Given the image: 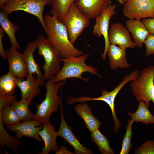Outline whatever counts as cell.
Masks as SVG:
<instances>
[{
  "label": "cell",
  "mask_w": 154,
  "mask_h": 154,
  "mask_svg": "<svg viewBox=\"0 0 154 154\" xmlns=\"http://www.w3.org/2000/svg\"><path fill=\"white\" fill-rule=\"evenodd\" d=\"M44 20L45 27L44 30L47 37L58 51L62 58L84 54L71 43L66 27L57 18L46 14L44 16Z\"/></svg>",
  "instance_id": "1"
},
{
  "label": "cell",
  "mask_w": 154,
  "mask_h": 154,
  "mask_svg": "<svg viewBox=\"0 0 154 154\" xmlns=\"http://www.w3.org/2000/svg\"><path fill=\"white\" fill-rule=\"evenodd\" d=\"M88 53L84 54L79 56L62 58L64 65L58 73L52 78L53 82H58L66 80L70 78H78L88 82V78L82 76V74L85 72H89L100 77L101 75L96 68L85 63V61L88 57Z\"/></svg>",
  "instance_id": "2"
},
{
  "label": "cell",
  "mask_w": 154,
  "mask_h": 154,
  "mask_svg": "<svg viewBox=\"0 0 154 154\" xmlns=\"http://www.w3.org/2000/svg\"><path fill=\"white\" fill-rule=\"evenodd\" d=\"M66 80L56 83L51 79L44 84L46 90L45 98L37 106L36 119L40 120L43 124L50 122L51 114L57 112L60 107L62 98L61 96H59L58 93L60 89L65 84Z\"/></svg>",
  "instance_id": "3"
},
{
  "label": "cell",
  "mask_w": 154,
  "mask_h": 154,
  "mask_svg": "<svg viewBox=\"0 0 154 154\" xmlns=\"http://www.w3.org/2000/svg\"><path fill=\"white\" fill-rule=\"evenodd\" d=\"M35 42L38 49V55L42 56L44 63L41 67L45 79H52L60 70L61 56L57 49L47 37L40 35Z\"/></svg>",
  "instance_id": "4"
},
{
  "label": "cell",
  "mask_w": 154,
  "mask_h": 154,
  "mask_svg": "<svg viewBox=\"0 0 154 154\" xmlns=\"http://www.w3.org/2000/svg\"><path fill=\"white\" fill-rule=\"evenodd\" d=\"M140 72L139 70H136L132 71L130 74L126 75L123 80L112 91L108 92L105 88L103 89L102 90V95L100 96L92 98L86 96L76 98L70 96L67 100V103L68 105H71L77 102L83 103L85 102L92 100L101 101L105 102L109 106L111 110L114 123V133H116L120 127L121 124L115 110V98L122 87L129 82L136 79Z\"/></svg>",
  "instance_id": "5"
},
{
  "label": "cell",
  "mask_w": 154,
  "mask_h": 154,
  "mask_svg": "<svg viewBox=\"0 0 154 154\" xmlns=\"http://www.w3.org/2000/svg\"><path fill=\"white\" fill-rule=\"evenodd\" d=\"M154 66L144 69L138 77L131 81V87L133 94L139 102L143 101L149 107L150 101L154 104Z\"/></svg>",
  "instance_id": "6"
},
{
  "label": "cell",
  "mask_w": 154,
  "mask_h": 154,
  "mask_svg": "<svg viewBox=\"0 0 154 154\" xmlns=\"http://www.w3.org/2000/svg\"><path fill=\"white\" fill-rule=\"evenodd\" d=\"M90 20L80 11L75 3L70 7L61 22L66 27L72 44L89 26Z\"/></svg>",
  "instance_id": "7"
},
{
  "label": "cell",
  "mask_w": 154,
  "mask_h": 154,
  "mask_svg": "<svg viewBox=\"0 0 154 154\" xmlns=\"http://www.w3.org/2000/svg\"><path fill=\"white\" fill-rule=\"evenodd\" d=\"M47 4L44 0H9L1 10L8 15L21 11L34 15L38 18L44 30L45 27L43 13L44 7Z\"/></svg>",
  "instance_id": "8"
},
{
  "label": "cell",
  "mask_w": 154,
  "mask_h": 154,
  "mask_svg": "<svg viewBox=\"0 0 154 154\" xmlns=\"http://www.w3.org/2000/svg\"><path fill=\"white\" fill-rule=\"evenodd\" d=\"M123 5V15L129 19L154 18V0H127Z\"/></svg>",
  "instance_id": "9"
},
{
  "label": "cell",
  "mask_w": 154,
  "mask_h": 154,
  "mask_svg": "<svg viewBox=\"0 0 154 154\" xmlns=\"http://www.w3.org/2000/svg\"><path fill=\"white\" fill-rule=\"evenodd\" d=\"M116 4H111L95 18V22L92 31V34L99 38L103 36L105 47L102 57L106 60L110 42L108 38L109 27L110 19L116 13Z\"/></svg>",
  "instance_id": "10"
},
{
  "label": "cell",
  "mask_w": 154,
  "mask_h": 154,
  "mask_svg": "<svg viewBox=\"0 0 154 154\" xmlns=\"http://www.w3.org/2000/svg\"><path fill=\"white\" fill-rule=\"evenodd\" d=\"M60 123L57 131L58 136L64 139L74 148L77 154H92L91 149L83 145L78 140L73 132L71 128L67 124L64 115L62 100L60 104Z\"/></svg>",
  "instance_id": "11"
},
{
  "label": "cell",
  "mask_w": 154,
  "mask_h": 154,
  "mask_svg": "<svg viewBox=\"0 0 154 154\" xmlns=\"http://www.w3.org/2000/svg\"><path fill=\"white\" fill-rule=\"evenodd\" d=\"M43 123L37 119L24 121L21 123L7 127V128L15 132V136L19 139L23 137L34 138L38 142L42 141L39 133L43 128Z\"/></svg>",
  "instance_id": "12"
},
{
  "label": "cell",
  "mask_w": 154,
  "mask_h": 154,
  "mask_svg": "<svg viewBox=\"0 0 154 154\" xmlns=\"http://www.w3.org/2000/svg\"><path fill=\"white\" fill-rule=\"evenodd\" d=\"M108 38L110 43L117 45L125 50L136 46L131 38L129 30L120 22L111 24L109 30Z\"/></svg>",
  "instance_id": "13"
},
{
  "label": "cell",
  "mask_w": 154,
  "mask_h": 154,
  "mask_svg": "<svg viewBox=\"0 0 154 154\" xmlns=\"http://www.w3.org/2000/svg\"><path fill=\"white\" fill-rule=\"evenodd\" d=\"M12 46L6 51L5 56L9 66V70L18 78L23 80L28 75L26 66L23 54Z\"/></svg>",
  "instance_id": "14"
},
{
  "label": "cell",
  "mask_w": 154,
  "mask_h": 154,
  "mask_svg": "<svg viewBox=\"0 0 154 154\" xmlns=\"http://www.w3.org/2000/svg\"><path fill=\"white\" fill-rule=\"evenodd\" d=\"M26 80L17 78V86L20 89L22 99L29 100L31 102L33 98L40 94L39 86L44 84L45 80L35 78L33 75H28Z\"/></svg>",
  "instance_id": "15"
},
{
  "label": "cell",
  "mask_w": 154,
  "mask_h": 154,
  "mask_svg": "<svg viewBox=\"0 0 154 154\" xmlns=\"http://www.w3.org/2000/svg\"><path fill=\"white\" fill-rule=\"evenodd\" d=\"M112 3L111 0H78L75 2L80 11L90 20L95 19Z\"/></svg>",
  "instance_id": "16"
},
{
  "label": "cell",
  "mask_w": 154,
  "mask_h": 154,
  "mask_svg": "<svg viewBox=\"0 0 154 154\" xmlns=\"http://www.w3.org/2000/svg\"><path fill=\"white\" fill-rule=\"evenodd\" d=\"M43 128L39 131V135L44 142L45 145L39 154H48L51 151H57L59 149L56 142L58 136L53 125L50 122L43 124Z\"/></svg>",
  "instance_id": "17"
},
{
  "label": "cell",
  "mask_w": 154,
  "mask_h": 154,
  "mask_svg": "<svg viewBox=\"0 0 154 154\" xmlns=\"http://www.w3.org/2000/svg\"><path fill=\"white\" fill-rule=\"evenodd\" d=\"M37 48L35 41L29 42L22 53L25 62L28 75L35 74L37 78L44 79V74L41 72L38 64H37L34 58V53Z\"/></svg>",
  "instance_id": "18"
},
{
  "label": "cell",
  "mask_w": 154,
  "mask_h": 154,
  "mask_svg": "<svg viewBox=\"0 0 154 154\" xmlns=\"http://www.w3.org/2000/svg\"><path fill=\"white\" fill-rule=\"evenodd\" d=\"M126 28L132 35L133 42L140 48L150 33L145 25L140 19H129L126 22Z\"/></svg>",
  "instance_id": "19"
},
{
  "label": "cell",
  "mask_w": 154,
  "mask_h": 154,
  "mask_svg": "<svg viewBox=\"0 0 154 154\" xmlns=\"http://www.w3.org/2000/svg\"><path fill=\"white\" fill-rule=\"evenodd\" d=\"M110 68L115 70L118 68H129L130 65L127 60L125 50L116 45L110 44L107 53Z\"/></svg>",
  "instance_id": "20"
},
{
  "label": "cell",
  "mask_w": 154,
  "mask_h": 154,
  "mask_svg": "<svg viewBox=\"0 0 154 154\" xmlns=\"http://www.w3.org/2000/svg\"><path fill=\"white\" fill-rule=\"evenodd\" d=\"M74 110L83 119L91 132L99 129L102 122L93 116L87 103L78 104L75 106Z\"/></svg>",
  "instance_id": "21"
},
{
  "label": "cell",
  "mask_w": 154,
  "mask_h": 154,
  "mask_svg": "<svg viewBox=\"0 0 154 154\" xmlns=\"http://www.w3.org/2000/svg\"><path fill=\"white\" fill-rule=\"evenodd\" d=\"M148 107L143 101H139L137 111L134 113L126 111L131 120L136 122H141L142 124H154V116L150 112Z\"/></svg>",
  "instance_id": "22"
},
{
  "label": "cell",
  "mask_w": 154,
  "mask_h": 154,
  "mask_svg": "<svg viewBox=\"0 0 154 154\" xmlns=\"http://www.w3.org/2000/svg\"><path fill=\"white\" fill-rule=\"evenodd\" d=\"M8 15L2 10L0 11V24L8 36L13 46L17 49L21 48L16 39L15 34L19 30V27L12 23L9 20Z\"/></svg>",
  "instance_id": "23"
},
{
  "label": "cell",
  "mask_w": 154,
  "mask_h": 154,
  "mask_svg": "<svg viewBox=\"0 0 154 154\" xmlns=\"http://www.w3.org/2000/svg\"><path fill=\"white\" fill-rule=\"evenodd\" d=\"M31 102L28 99L22 98L19 101L15 100L10 104L21 121L36 119L35 115L29 109V106Z\"/></svg>",
  "instance_id": "24"
},
{
  "label": "cell",
  "mask_w": 154,
  "mask_h": 154,
  "mask_svg": "<svg viewBox=\"0 0 154 154\" xmlns=\"http://www.w3.org/2000/svg\"><path fill=\"white\" fill-rule=\"evenodd\" d=\"M78 0H51L50 13L61 21L70 7Z\"/></svg>",
  "instance_id": "25"
},
{
  "label": "cell",
  "mask_w": 154,
  "mask_h": 154,
  "mask_svg": "<svg viewBox=\"0 0 154 154\" xmlns=\"http://www.w3.org/2000/svg\"><path fill=\"white\" fill-rule=\"evenodd\" d=\"M90 136L91 140L97 145L101 154H114L110 146L109 140L101 132L99 129L91 132Z\"/></svg>",
  "instance_id": "26"
},
{
  "label": "cell",
  "mask_w": 154,
  "mask_h": 154,
  "mask_svg": "<svg viewBox=\"0 0 154 154\" xmlns=\"http://www.w3.org/2000/svg\"><path fill=\"white\" fill-rule=\"evenodd\" d=\"M17 78L10 71L0 78V93L13 95L17 86Z\"/></svg>",
  "instance_id": "27"
},
{
  "label": "cell",
  "mask_w": 154,
  "mask_h": 154,
  "mask_svg": "<svg viewBox=\"0 0 154 154\" xmlns=\"http://www.w3.org/2000/svg\"><path fill=\"white\" fill-rule=\"evenodd\" d=\"M127 122L126 132L122 139L121 149L120 154H128L132 147L131 139L133 132L131 127L134 122L131 120H128Z\"/></svg>",
  "instance_id": "28"
},
{
  "label": "cell",
  "mask_w": 154,
  "mask_h": 154,
  "mask_svg": "<svg viewBox=\"0 0 154 154\" xmlns=\"http://www.w3.org/2000/svg\"><path fill=\"white\" fill-rule=\"evenodd\" d=\"M137 154H154V140H152L143 143L134 152Z\"/></svg>",
  "instance_id": "29"
},
{
  "label": "cell",
  "mask_w": 154,
  "mask_h": 154,
  "mask_svg": "<svg viewBox=\"0 0 154 154\" xmlns=\"http://www.w3.org/2000/svg\"><path fill=\"white\" fill-rule=\"evenodd\" d=\"M144 43L146 47L145 54L149 56L154 54V34L149 33Z\"/></svg>",
  "instance_id": "30"
},
{
  "label": "cell",
  "mask_w": 154,
  "mask_h": 154,
  "mask_svg": "<svg viewBox=\"0 0 154 154\" xmlns=\"http://www.w3.org/2000/svg\"><path fill=\"white\" fill-rule=\"evenodd\" d=\"M141 20L145 25L149 33L154 34V18L143 19H141Z\"/></svg>",
  "instance_id": "31"
},
{
  "label": "cell",
  "mask_w": 154,
  "mask_h": 154,
  "mask_svg": "<svg viewBox=\"0 0 154 154\" xmlns=\"http://www.w3.org/2000/svg\"><path fill=\"white\" fill-rule=\"evenodd\" d=\"M5 32L2 28H0V55L4 60L6 59V51L5 50L2 43V39L4 36Z\"/></svg>",
  "instance_id": "32"
},
{
  "label": "cell",
  "mask_w": 154,
  "mask_h": 154,
  "mask_svg": "<svg viewBox=\"0 0 154 154\" xmlns=\"http://www.w3.org/2000/svg\"><path fill=\"white\" fill-rule=\"evenodd\" d=\"M71 152L68 150L66 147L64 145H63L60 146L56 154H67V153H71Z\"/></svg>",
  "instance_id": "33"
},
{
  "label": "cell",
  "mask_w": 154,
  "mask_h": 154,
  "mask_svg": "<svg viewBox=\"0 0 154 154\" xmlns=\"http://www.w3.org/2000/svg\"><path fill=\"white\" fill-rule=\"evenodd\" d=\"M9 0H0V8L2 9Z\"/></svg>",
  "instance_id": "34"
},
{
  "label": "cell",
  "mask_w": 154,
  "mask_h": 154,
  "mask_svg": "<svg viewBox=\"0 0 154 154\" xmlns=\"http://www.w3.org/2000/svg\"><path fill=\"white\" fill-rule=\"evenodd\" d=\"M119 3L121 5H123L127 0H117Z\"/></svg>",
  "instance_id": "35"
},
{
  "label": "cell",
  "mask_w": 154,
  "mask_h": 154,
  "mask_svg": "<svg viewBox=\"0 0 154 154\" xmlns=\"http://www.w3.org/2000/svg\"><path fill=\"white\" fill-rule=\"evenodd\" d=\"M48 4L50 5L51 0H44Z\"/></svg>",
  "instance_id": "36"
}]
</instances>
